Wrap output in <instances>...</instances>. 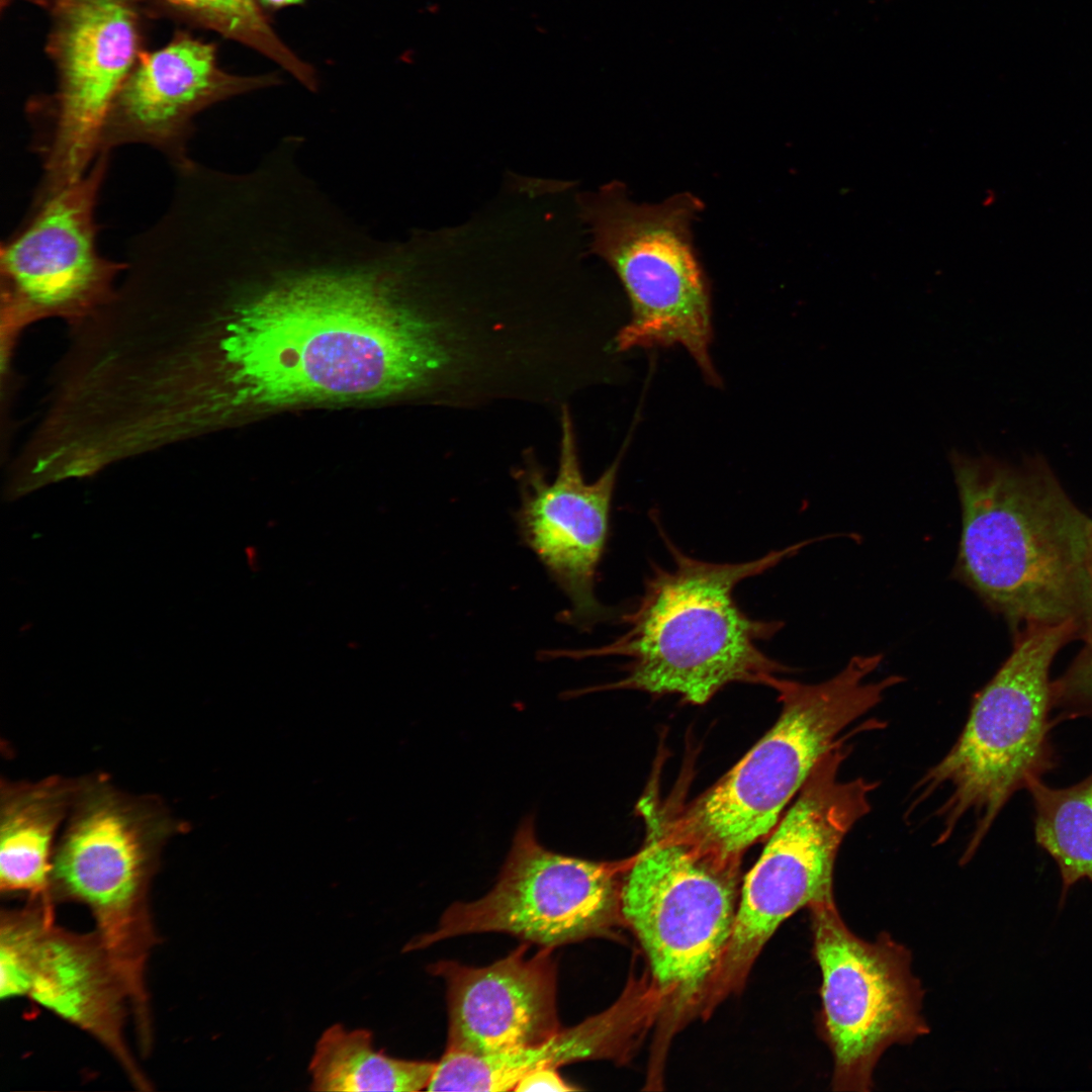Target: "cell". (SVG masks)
Listing matches in <instances>:
<instances>
[{
  "instance_id": "6",
  "label": "cell",
  "mask_w": 1092,
  "mask_h": 1092,
  "mask_svg": "<svg viewBox=\"0 0 1092 1092\" xmlns=\"http://www.w3.org/2000/svg\"><path fill=\"white\" fill-rule=\"evenodd\" d=\"M64 825L53 855L52 897L88 907L129 1000L143 1005L158 939L150 886L163 846L182 825L162 801L122 792L105 775L77 779Z\"/></svg>"
},
{
  "instance_id": "4",
  "label": "cell",
  "mask_w": 1092,
  "mask_h": 1092,
  "mask_svg": "<svg viewBox=\"0 0 1092 1092\" xmlns=\"http://www.w3.org/2000/svg\"><path fill=\"white\" fill-rule=\"evenodd\" d=\"M1079 631L1075 622H1065L1015 634L1011 653L975 695L956 742L915 784L911 809L940 797L934 811L938 844L971 818L963 861L972 858L1010 798L1054 768L1050 672Z\"/></svg>"
},
{
  "instance_id": "19",
  "label": "cell",
  "mask_w": 1092,
  "mask_h": 1092,
  "mask_svg": "<svg viewBox=\"0 0 1092 1092\" xmlns=\"http://www.w3.org/2000/svg\"><path fill=\"white\" fill-rule=\"evenodd\" d=\"M76 780H2L0 786V890L55 902L51 893L57 831L73 801Z\"/></svg>"
},
{
  "instance_id": "12",
  "label": "cell",
  "mask_w": 1092,
  "mask_h": 1092,
  "mask_svg": "<svg viewBox=\"0 0 1092 1092\" xmlns=\"http://www.w3.org/2000/svg\"><path fill=\"white\" fill-rule=\"evenodd\" d=\"M627 864L554 852L539 842L529 817L519 826L493 887L476 900L449 906L437 927L411 939L403 951L487 932L549 948L615 935L624 924L620 892Z\"/></svg>"
},
{
  "instance_id": "22",
  "label": "cell",
  "mask_w": 1092,
  "mask_h": 1092,
  "mask_svg": "<svg viewBox=\"0 0 1092 1092\" xmlns=\"http://www.w3.org/2000/svg\"><path fill=\"white\" fill-rule=\"evenodd\" d=\"M164 16L213 30L271 59L307 89L317 85L314 70L277 35L256 0H147Z\"/></svg>"
},
{
  "instance_id": "25",
  "label": "cell",
  "mask_w": 1092,
  "mask_h": 1092,
  "mask_svg": "<svg viewBox=\"0 0 1092 1092\" xmlns=\"http://www.w3.org/2000/svg\"><path fill=\"white\" fill-rule=\"evenodd\" d=\"M261 7L266 9H280L286 6L299 4L305 0H256Z\"/></svg>"
},
{
  "instance_id": "20",
  "label": "cell",
  "mask_w": 1092,
  "mask_h": 1092,
  "mask_svg": "<svg viewBox=\"0 0 1092 1092\" xmlns=\"http://www.w3.org/2000/svg\"><path fill=\"white\" fill-rule=\"evenodd\" d=\"M437 1062L396 1059L374 1049L372 1033L327 1028L315 1043L308 1071L313 1091H420L429 1086Z\"/></svg>"
},
{
  "instance_id": "3",
  "label": "cell",
  "mask_w": 1092,
  "mask_h": 1092,
  "mask_svg": "<svg viewBox=\"0 0 1092 1092\" xmlns=\"http://www.w3.org/2000/svg\"><path fill=\"white\" fill-rule=\"evenodd\" d=\"M672 566L655 567L637 605L623 616L627 630L606 646L559 651L571 657L621 655L627 674L614 685L650 694L679 695L704 704L732 682L770 686L786 667L759 648L783 626L754 620L734 600V588L793 556L807 541L740 563L693 558L665 540Z\"/></svg>"
},
{
  "instance_id": "8",
  "label": "cell",
  "mask_w": 1092,
  "mask_h": 1092,
  "mask_svg": "<svg viewBox=\"0 0 1092 1092\" xmlns=\"http://www.w3.org/2000/svg\"><path fill=\"white\" fill-rule=\"evenodd\" d=\"M578 204L590 251L614 270L630 301L631 318L616 337L617 350L680 345L705 380L719 386L709 352L710 286L693 241L702 200L679 192L659 202H637L623 183L613 181L581 195Z\"/></svg>"
},
{
  "instance_id": "14",
  "label": "cell",
  "mask_w": 1092,
  "mask_h": 1092,
  "mask_svg": "<svg viewBox=\"0 0 1092 1092\" xmlns=\"http://www.w3.org/2000/svg\"><path fill=\"white\" fill-rule=\"evenodd\" d=\"M560 421L556 476L548 482L534 462L524 468L518 525L527 546L569 600L570 610L565 616L587 629L610 617L609 609L595 595V583L608 539L621 455L595 482H585L571 417L565 406Z\"/></svg>"
},
{
  "instance_id": "24",
  "label": "cell",
  "mask_w": 1092,
  "mask_h": 1092,
  "mask_svg": "<svg viewBox=\"0 0 1092 1092\" xmlns=\"http://www.w3.org/2000/svg\"><path fill=\"white\" fill-rule=\"evenodd\" d=\"M578 1088L565 1082L557 1069H538L523 1076L516 1084L513 1091L536 1092V1091H573Z\"/></svg>"
},
{
  "instance_id": "7",
  "label": "cell",
  "mask_w": 1092,
  "mask_h": 1092,
  "mask_svg": "<svg viewBox=\"0 0 1092 1092\" xmlns=\"http://www.w3.org/2000/svg\"><path fill=\"white\" fill-rule=\"evenodd\" d=\"M649 825L645 846L623 873L620 909L646 956L659 1018L671 1032L704 1011L734 927L739 863L673 837L657 819Z\"/></svg>"
},
{
  "instance_id": "2",
  "label": "cell",
  "mask_w": 1092,
  "mask_h": 1092,
  "mask_svg": "<svg viewBox=\"0 0 1092 1092\" xmlns=\"http://www.w3.org/2000/svg\"><path fill=\"white\" fill-rule=\"evenodd\" d=\"M962 532L956 574L1008 624L1075 622L1090 602V516L1070 497L1044 456L1019 462L948 453Z\"/></svg>"
},
{
  "instance_id": "9",
  "label": "cell",
  "mask_w": 1092,
  "mask_h": 1092,
  "mask_svg": "<svg viewBox=\"0 0 1092 1092\" xmlns=\"http://www.w3.org/2000/svg\"><path fill=\"white\" fill-rule=\"evenodd\" d=\"M844 733L822 756L772 829L740 887L732 935L709 993L710 1009L741 987L764 944L798 910L834 899L835 860L845 836L871 811L879 787L862 777L843 780L852 751Z\"/></svg>"
},
{
  "instance_id": "23",
  "label": "cell",
  "mask_w": 1092,
  "mask_h": 1092,
  "mask_svg": "<svg viewBox=\"0 0 1092 1092\" xmlns=\"http://www.w3.org/2000/svg\"><path fill=\"white\" fill-rule=\"evenodd\" d=\"M1090 602L1078 640L1081 648L1064 672L1052 681L1053 712L1056 721L1092 720V515L1089 524Z\"/></svg>"
},
{
  "instance_id": "11",
  "label": "cell",
  "mask_w": 1092,
  "mask_h": 1092,
  "mask_svg": "<svg viewBox=\"0 0 1092 1092\" xmlns=\"http://www.w3.org/2000/svg\"><path fill=\"white\" fill-rule=\"evenodd\" d=\"M813 951L821 972L820 1030L833 1057L834 1091L872 1090L883 1053L929 1032L921 1014L923 990L909 950L883 932L856 936L834 899L808 907Z\"/></svg>"
},
{
  "instance_id": "15",
  "label": "cell",
  "mask_w": 1092,
  "mask_h": 1092,
  "mask_svg": "<svg viewBox=\"0 0 1092 1092\" xmlns=\"http://www.w3.org/2000/svg\"><path fill=\"white\" fill-rule=\"evenodd\" d=\"M279 81L273 74H230L219 67L212 43L178 31L164 47L140 56L111 103L99 153L144 144L176 168L190 160L188 141L200 111Z\"/></svg>"
},
{
  "instance_id": "13",
  "label": "cell",
  "mask_w": 1092,
  "mask_h": 1092,
  "mask_svg": "<svg viewBox=\"0 0 1092 1092\" xmlns=\"http://www.w3.org/2000/svg\"><path fill=\"white\" fill-rule=\"evenodd\" d=\"M110 152L101 151L75 183L32 201L0 249L3 300L15 313H84L107 301L126 263L97 249L95 209Z\"/></svg>"
},
{
  "instance_id": "16",
  "label": "cell",
  "mask_w": 1092,
  "mask_h": 1092,
  "mask_svg": "<svg viewBox=\"0 0 1092 1092\" xmlns=\"http://www.w3.org/2000/svg\"><path fill=\"white\" fill-rule=\"evenodd\" d=\"M524 942L484 967L439 961L429 972L446 987L445 1052L506 1053L538 1044L561 1026L554 948Z\"/></svg>"
},
{
  "instance_id": "21",
  "label": "cell",
  "mask_w": 1092,
  "mask_h": 1092,
  "mask_svg": "<svg viewBox=\"0 0 1092 1092\" xmlns=\"http://www.w3.org/2000/svg\"><path fill=\"white\" fill-rule=\"evenodd\" d=\"M1034 808V838L1056 861L1061 880V905L1071 887L1083 879L1092 883V772L1065 788L1041 779L1029 783Z\"/></svg>"
},
{
  "instance_id": "5",
  "label": "cell",
  "mask_w": 1092,
  "mask_h": 1092,
  "mask_svg": "<svg viewBox=\"0 0 1092 1092\" xmlns=\"http://www.w3.org/2000/svg\"><path fill=\"white\" fill-rule=\"evenodd\" d=\"M883 655H854L818 684L774 678L781 714L763 737L714 786L671 821L673 837L719 859L737 862L772 831L822 756L860 718L876 708L898 674L872 678ZM846 733V732H845Z\"/></svg>"
},
{
  "instance_id": "17",
  "label": "cell",
  "mask_w": 1092,
  "mask_h": 1092,
  "mask_svg": "<svg viewBox=\"0 0 1092 1092\" xmlns=\"http://www.w3.org/2000/svg\"><path fill=\"white\" fill-rule=\"evenodd\" d=\"M19 990L95 1038L135 1088L152 1090L125 1038L126 992L95 932L67 930L56 923L54 910L43 911L22 950Z\"/></svg>"
},
{
  "instance_id": "10",
  "label": "cell",
  "mask_w": 1092,
  "mask_h": 1092,
  "mask_svg": "<svg viewBox=\"0 0 1092 1092\" xmlns=\"http://www.w3.org/2000/svg\"><path fill=\"white\" fill-rule=\"evenodd\" d=\"M55 92L33 110L42 176L35 197L75 183L99 154L103 125L143 54L142 0H43Z\"/></svg>"
},
{
  "instance_id": "1",
  "label": "cell",
  "mask_w": 1092,
  "mask_h": 1092,
  "mask_svg": "<svg viewBox=\"0 0 1092 1092\" xmlns=\"http://www.w3.org/2000/svg\"><path fill=\"white\" fill-rule=\"evenodd\" d=\"M219 324L191 346L205 428L237 410L397 394L450 362L438 325L373 278L295 280L234 306Z\"/></svg>"
},
{
  "instance_id": "26",
  "label": "cell",
  "mask_w": 1092,
  "mask_h": 1092,
  "mask_svg": "<svg viewBox=\"0 0 1092 1092\" xmlns=\"http://www.w3.org/2000/svg\"><path fill=\"white\" fill-rule=\"evenodd\" d=\"M11 1H13V0H1L2 8L5 5H8ZM30 1L37 2V3L41 4V5H42V2H43V0H30Z\"/></svg>"
},
{
  "instance_id": "18",
  "label": "cell",
  "mask_w": 1092,
  "mask_h": 1092,
  "mask_svg": "<svg viewBox=\"0 0 1092 1092\" xmlns=\"http://www.w3.org/2000/svg\"><path fill=\"white\" fill-rule=\"evenodd\" d=\"M659 1012L660 1001L649 979L632 980L608 1009L561 1027L538 1044L489 1055L444 1051L426 1090L513 1091L534 1070H558L586 1060H623Z\"/></svg>"
}]
</instances>
